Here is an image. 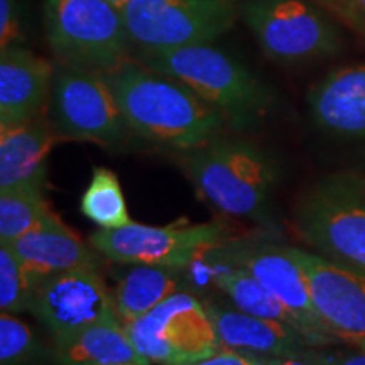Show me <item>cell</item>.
I'll return each instance as SVG.
<instances>
[{"mask_svg":"<svg viewBox=\"0 0 365 365\" xmlns=\"http://www.w3.org/2000/svg\"><path fill=\"white\" fill-rule=\"evenodd\" d=\"M132 134L149 143L191 150L220 137L227 120L193 90L129 59L105 73Z\"/></svg>","mask_w":365,"mask_h":365,"instance_id":"6da1fadb","label":"cell"},{"mask_svg":"<svg viewBox=\"0 0 365 365\" xmlns=\"http://www.w3.org/2000/svg\"><path fill=\"white\" fill-rule=\"evenodd\" d=\"M135 61L171 76L222 113L234 130H250L272 110V90L212 43L137 53Z\"/></svg>","mask_w":365,"mask_h":365,"instance_id":"7a4b0ae2","label":"cell"},{"mask_svg":"<svg viewBox=\"0 0 365 365\" xmlns=\"http://www.w3.org/2000/svg\"><path fill=\"white\" fill-rule=\"evenodd\" d=\"M182 166L202 198L240 218L266 215L279 168L267 150L244 139H217L186 150Z\"/></svg>","mask_w":365,"mask_h":365,"instance_id":"3957f363","label":"cell"},{"mask_svg":"<svg viewBox=\"0 0 365 365\" xmlns=\"http://www.w3.org/2000/svg\"><path fill=\"white\" fill-rule=\"evenodd\" d=\"M44 26L59 65L105 75L130 59L124 12L105 0H46Z\"/></svg>","mask_w":365,"mask_h":365,"instance_id":"277c9868","label":"cell"},{"mask_svg":"<svg viewBox=\"0 0 365 365\" xmlns=\"http://www.w3.org/2000/svg\"><path fill=\"white\" fill-rule=\"evenodd\" d=\"M294 228L308 247L365 272V178L335 175L301 196Z\"/></svg>","mask_w":365,"mask_h":365,"instance_id":"5b68a950","label":"cell"},{"mask_svg":"<svg viewBox=\"0 0 365 365\" xmlns=\"http://www.w3.org/2000/svg\"><path fill=\"white\" fill-rule=\"evenodd\" d=\"M240 17L271 61L293 65L340 49V33L312 0H242Z\"/></svg>","mask_w":365,"mask_h":365,"instance_id":"8992f818","label":"cell"},{"mask_svg":"<svg viewBox=\"0 0 365 365\" xmlns=\"http://www.w3.org/2000/svg\"><path fill=\"white\" fill-rule=\"evenodd\" d=\"M227 240V227L220 222L190 223L180 218L163 227L132 222L120 228H98L88 244L113 262L182 269Z\"/></svg>","mask_w":365,"mask_h":365,"instance_id":"52a82bcc","label":"cell"},{"mask_svg":"<svg viewBox=\"0 0 365 365\" xmlns=\"http://www.w3.org/2000/svg\"><path fill=\"white\" fill-rule=\"evenodd\" d=\"M240 0H130L124 17L139 53L213 43L235 24Z\"/></svg>","mask_w":365,"mask_h":365,"instance_id":"ba28073f","label":"cell"},{"mask_svg":"<svg viewBox=\"0 0 365 365\" xmlns=\"http://www.w3.org/2000/svg\"><path fill=\"white\" fill-rule=\"evenodd\" d=\"M125 330L149 364L193 365L222 349L205 303L186 291L171 294Z\"/></svg>","mask_w":365,"mask_h":365,"instance_id":"9c48e42d","label":"cell"},{"mask_svg":"<svg viewBox=\"0 0 365 365\" xmlns=\"http://www.w3.org/2000/svg\"><path fill=\"white\" fill-rule=\"evenodd\" d=\"M49 102V120L61 139L115 145L130 132L115 93L100 73L56 63Z\"/></svg>","mask_w":365,"mask_h":365,"instance_id":"30bf717a","label":"cell"},{"mask_svg":"<svg viewBox=\"0 0 365 365\" xmlns=\"http://www.w3.org/2000/svg\"><path fill=\"white\" fill-rule=\"evenodd\" d=\"M227 264L247 269L293 314L299 331L313 346L336 344L314 309L307 274L286 245L237 240L218 247Z\"/></svg>","mask_w":365,"mask_h":365,"instance_id":"8fae6325","label":"cell"},{"mask_svg":"<svg viewBox=\"0 0 365 365\" xmlns=\"http://www.w3.org/2000/svg\"><path fill=\"white\" fill-rule=\"evenodd\" d=\"M287 249L307 274L314 309L331 339L365 352V272L312 250Z\"/></svg>","mask_w":365,"mask_h":365,"instance_id":"7c38bea8","label":"cell"},{"mask_svg":"<svg viewBox=\"0 0 365 365\" xmlns=\"http://www.w3.org/2000/svg\"><path fill=\"white\" fill-rule=\"evenodd\" d=\"M31 313L48 328L53 341L117 318L113 291L108 289L98 267L75 269L41 281Z\"/></svg>","mask_w":365,"mask_h":365,"instance_id":"4fadbf2b","label":"cell"},{"mask_svg":"<svg viewBox=\"0 0 365 365\" xmlns=\"http://www.w3.org/2000/svg\"><path fill=\"white\" fill-rule=\"evenodd\" d=\"M56 63L21 44L0 51V127L24 124L44 113Z\"/></svg>","mask_w":365,"mask_h":365,"instance_id":"5bb4252c","label":"cell"},{"mask_svg":"<svg viewBox=\"0 0 365 365\" xmlns=\"http://www.w3.org/2000/svg\"><path fill=\"white\" fill-rule=\"evenodd\" d=\"M7 245L39 282L75 269L98 267L93 247H88L54 212Z\"/></svg>","mask_w":365,"mask_h":365,"instance_id":"9a60e30c","label":"cell"},{"mask_svg":"<svg viewBox=\"0 0 365 365\" xmlns=\"http://www.w3.org/2000/svg\"><path fill=\"white\" fill-rule=\"evenodd\" d=\"M309 113L319 129L365 139V63L328 73L309 90Z\"/></svg>","mask_w":365,"mask_h":365,"instance_id":"2e32d148","label":"cell"},{"mask_svg":"<svg viewBox=\"0 0 365 365\" xmlns=\"http://www.w3.org/2000/svg\"><path fill=\"white\" fill-rule=\"evenodd\" d=\"M205 307L225 349L261 357H287L313 346L298 328L284 322L254 317L215 303H205Z\"/></svg>","mask_w":365,"mask_h":365,"instance_id":"e0dca14e","label":"cell"},{"mask_svg":"<svg viewBox=\"0 0 365 365\" xmlns=\"http://www.w3.org/2000/svg\"><path fill=\"white\" fill-rule=\"evenodd\" d=\"M61 137L43 115L24 124L0 127V190L44 186L48 156Z\"/></svg>","mask_w":365,"mask_h":365,"instance_id":"ac0fdd59","label":"cell"},{"mask_svg":"<svg viewBox=\"0 0 365 365\" xmlns=\"http://www.w3.org/2000/svg\"><path fill=\"white\" fill-rule=\"evenodd\" d=\"M54 357L59 365H150L137 352L118 318L95 323L68 339L54 341Z\"/></svg>","mask_w":365,"mask_h":365,"instance_id":"d6986e66","label":"cell"},{"mask_svg":"<svg viewBox=\"0 0 365 365\" xmlns=\"http://www.w3.org/2000/svg\"><path fill=\"white\" fill-rule=\"evenodd\" d=\"M181 269L163 266H134L118 281L113 291L115 314L122 325L148 314L164 299L180 291Z\"/></svg>","mask_w":365,"mask_h":365,"instance_id":"ffe728a7","label":"cell"},{"mask_svg":"<svg viewBox=\"0 0 365 365\" xmlns=\"http://www.w3.org/2000/svg\"><path fill=\"white\" fill-rule=\"evenodd\" d=\"M227 269L213 272L212 281L237 309L254 314V317L284 322L287 325L298 328L293 314L287 312L284 304L254 274L234 264H227Z\"/></svg>","mask_w":365,"mask_h":365,"instance_id":"44dd1931","label":"cell"},{"mask_svg":"<svg viewBox=\"0 0 365 365\" xmlns=\"http://www.w3.org/2000/svg\"><path fill=\"white\" fill-rule=\"evenodd\" d=\"M81 213L100 228H120L132 223L118 176L103 166L93 168L90 185L80 203Z\"/></svg>","mask_w":365,"mask_h":365,"instance_id":"7402d4cb","label":"cell"},{"mask_svg":"<svg viewBox=\"0 0 365 365\" xmlns=\"http://www.w3.org/2000/svg\"><path fill=\"white\" fill-rule=\"evenodd\" d=\"M51 213L44 186H14L0 190V242L19 239Z\"/></svg>","mask_w":365,"mask_h":365,"instance_id":"603a6c76","label":"cell"},{"mask_svg":"<svg viewBox=\"0 0 365 365\" xmlns=\"http://www.w3.org/2000/svg\"><path fill=\"white\" fill-rule=\"evenodd\" d=\"M39 281L7 244L0 242V309L4 313L31 312Z\"/></svg>","mask_w":365,"mask_h":365,"instance_id":"cb8c5ba5","label":"cell"},{"mask_svg":"<svg viewBox=\"0 0 365 365\" xmlns=\"http://www.w3.org/2000/svg\"><path fill=\"white\" fill-rule=\"evenodd\" d=\"M38 340L27 323L12 313L0 314V364L26 365L38 355Z\"/></svg>","mask_w":365,"mask_h":365,"instance_id":"d4e9b609","label":"cell"},{"mask_svg":"<svg viewBox=\"0 0 365 365\" xmlns=\"http://www.w3.org/2000/svg\"><path fill=\"white\" fill-rule=\"evenodd\" d=\"M24 27L19 0H0V49L22 44Z\"/></svg>","mask_w":365,"mask_h":365,"instance_id":"484cf974","label":"cell"},{"mask_svg":"<svg viewBox=\"0 0 365 365\" xmlns=\"http://www.w3.org/2000/svg\"><path fill=\"white\" fill-rule=\"evenodd\" d=\"M193 365H266L261 355H254L247 352H239V350H232L222 346L217 354L212 357L200 360Z\"/></svg>","mask_w":365,"mask_h":365,"instance_id":"4316f807","label":"cell"},{"mask_svg":"<svg viewBox=\"0 0 365 365\" xmlns=\"http://www.w3.org/2000/svg\"><path fill=\"white\" fill-rule=\"evenodd\" d=\"M309 357L322 365H365V352H323L319 346H309L307 350Z\"/></svg>","mask_w":365,"mask_h":365,"instance_id":"83f0119b","label":"cell"},{"mask_svg":"<svg viewBox=\"0 0 365 365\" xmlns=\"http://www.w3.org/2000/svg\"><path fill=\"white\" fill-rule=\"evenodd\" d=\"M335 16L359 33L365 34V0H346Z\"/></svg>","mask_w":365,"mask_h":365,"instance_id":"f1b7e54d","label":"cell"},{"mask_svg":"<svg viewBox=\"0 0 365 365\" xmlns=\"http://www.w3.org/2000/svg\"><path fill=\"white\" fill-rule=\"evenodd\" d=\"M307 350L298 355H287V357H262V360L266 365H322L314 359L309 357Z\"/></svg>","mask_w":365,"mask_h":365,"instance_id":"f546056e","label":"cell"},{"mask_svg":"<svg viewBox=\"0 0 365 365\" xmlns=\"http://www.w3.org/2000/svg\"><path fill=\"white\" fill-rule=\"evenodd\" d=\"M312 2L318 4L319 7L327 9V11H330L331 14H336L340 11V7L346 2V0H312Z\"/></svg>","mask_w":365,"mask_h":365,"instance_id":"4dcf8cb0","label":"cell"},{"mask_svg":"<svg viewBox=\"0 0 365 365\" xmlns=\"http://www.w3.org/2000/svg\"><path fill=\"white\" fill-rule=\"evenodd\" d=\"M107 4H110V6H113L115 9H118L120 12L125 11V7L129 6L130 0H105Z\"/></svg>","mask_w":365,"mask_h":365,"instance_id":"1f68e13d","label":"cell"},{"mask_svg":"<svg viewBox=\"0 0 365 365\" xmlns=\"http://www.w3.org/2000/svg\"><path fill=\"white\" fill-rule=\"evenodd\" d=\"M115 365H144V364H115Z\"/></svg>","mask_w":365,"mask_h":365,"instance_id":"d6a6232c","label":"cell"}]
</instances>
